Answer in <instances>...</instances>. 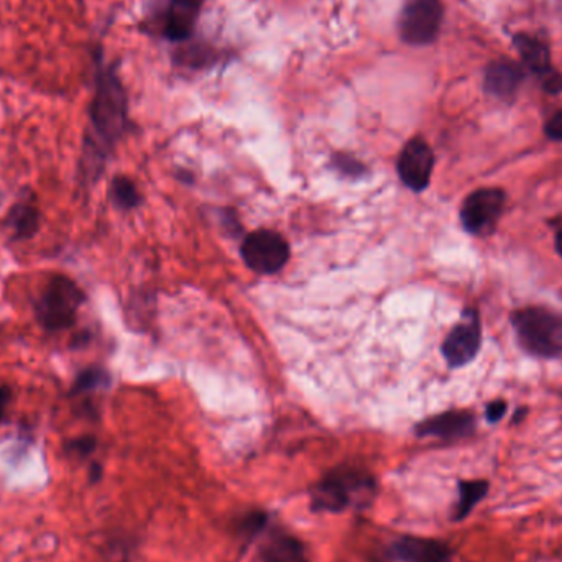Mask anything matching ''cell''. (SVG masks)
<instances>
[{"mask_svg":"<svg viewBox=\"0 0 562 562\" xmlns=\"http://www.w3.org/2000/svg\"><path fill=\"white\" fill-rule=\"evenodd\" d=\"M91 133L86 140L89 159H104L105 153L123 139L129 124V104L116 66H107L101 50L95 53L94 95L89 105Z\"/></svg>","mask_w":562,"mask_h":562,"instance_id":"obj_1","label":"cell"},{"mask_svg":"<svg viewBox=\"0 0 562 562\" xmlns=\"http://www.w3.org/2000/svg\"><path fill=\"white\" fill-rule=\"evenodd\" d=\"M312 512L341 513L349 509L362 510L376 495V478L359 468L334 469L328 472L311 490Z\"/></svg>","mask_w":562,"mask_h":562,"instance_id":"obj_2","label":"cell"},{"mask_svg":"<svg viewBox=\"0 0 562 562\" xmlns=\"http://www.w3.org/2000/svg\"><path fill=\"white\" fill-rule=\"evenodd\" d=\"M520 346L529 356L558 359L562 356V316L541 306H528L512 315Z\"/></svg>","mask_w":562,"mask_h":562,"instance_id":"obj_3","label":"cell"},{"mask_svg":"<svg viewBox=\"0 0 562 562\" xmlns=\"http://www.w3.org/2000/svg\"><path fill=\"white\" fill-rule=\"evenodd\" d=\"M85 299V293L72 278L54 274L38 298V322L50 332L65 331L75 324Z\"/></svg>","mask_w":562,"mask_h":562,"instance_id":"obj_4","label":"cell"},{"mask_svg":"<svg viewBox=\"0 0 562 562\" xmlns=\"http://www.w3.org/2000/svg\"><path fill=\"white\" fill-rule=\"evenodd\" d=\"M443 17L439 0H410L398 21L401 40L413 47L433 43L439 35Z\"/></svg>","mask_w":562,"mask_h":562,"instance_id":"obj_5","label":"cell"},{"mask_svg":"<svg viewBox=\"0 0 562 562\" xmlns=\"http://www.w3.org/2000/svg\"><path fill=\"white\" fill-rule=\"evenodd\" d=\"M242 258L257 273L271 274L285 267L290 258V245L278 232L260 229L242 242Z\"/></svg>","mask_w":562,"mask_h":562,"instance_id":"obj_6","label":"cell"},{"mask_svg":"<svg viewBox=\"0 0 562 562\" xmlns=\"http://www.w3.org/2000/svg\"><path fill=\"white\" fill-rule=\"evenodd\" d=\"M482 346L481 316L475 309L462 312L461 321L446 335L440 353L451 369H461L477 357Z\"/></svg>","mask_w":562,"mask_h":562,"instance_id":"obj_7","label":"cell"},{"mask_svg":"<svg viewBox=\"0 0 562 562\" xmlns=\"http://www.w3.org/2000/svg\"><path fill=\"white\" fill-rule=\"evenodd\" d=\"M504 200L500 188H481L469 194L461 207L462 228L469 234H490L503 213Z\"/></svg>","mask_w":562,"mask_h":562,"instance_id":"obj_8","label":"cell"},{"mask_svg":"<svg viewBox=\"0 0 562 562\" xmlns=\"http://www.w3.org/2000/svg\"><path fill=\"white\" fill-rule=\"evenodd\" d=\"M401 181L410 190L421 193L431 183L434 170V153L423 139H411L401 150L397 165Z\"/></svg>","mask_w":562,"mask_h":562,"instance_id":"obj_9","label":"cell"},{"mask_svg":"<svg viewBox=\"0 0 562 562\" xmlns=\"http://www.w3.org/2000/svg\"><path fill=\"white\" fill-rule=\"evenodd\" d=\"M204 0H170L162 18L166 40L184 41L193 35Z\"/></svg>","mask_w":562,"mask_h":562,"instance_id":"obj_10","label":"cell"},{"mask_svg":"<svg viewBox=\"0 0 562 562\" xmlns=\"http://www.w3.org/2000/svg\"><path fill=\"white\" fill-rule=\"evenodd\" d=\"M389 554L400 562H452L449 546L437 539L401 536L393 542Z\"/></svg>","mask_w":562,"mask_h":562,"instance_id":"obj_11","label":"cell"},{"mask_svg":"<svg viewBox=\"0 0 562 562\" xmlns=\"http://www.w3.org/2000/svg\"><path fill=\"white\" fill-rule=\"evenodd\" d=\"M475 430V417L471 411H447L418 424L417 434L421 437L459 439Z\"/></svg>","mask_w":562,"mask_h":562,"instance_id":"obj_12","label":"cell"},{"mask_svg":"<svg viewBox=\"0 0 562 562\" xmlns=\"http://www.w3.org/2000/svg\"><path fill=\"white\" fill-rule=\"evenodd\" d=\"M523 78H525L523 69L515 63H491L485 72V91L494 98L509 101L519 91Z\"/></svg>","mask_w":562,"mask_h":562,"instance_id":"obj_13","label":"cell"},{"mask_svg":"<svg viewBox=\"0 0 562 562\" xmlns=\"http://www.w3.org/2000/svg\"><path fill=\"white\" fill-rule=\"evenodd\" d=\"M516 50L522 54L525 65L535 73L539 78L546 79L554 73L551 68V59H549V50L545 43L536 40V38L519 35L515 37Z\"/></svg>","mask_w":562,"mask_h":562,"instance_id":"obj_14","label":"cell"},{"mask_svg":"<svg viewBox=\"0 0 562 562\" xmlns=\"http://www.w3.org/2000/svg\"><path fill=\"white\" fill-rule=\"evenodd\" d=\"M261 562H309L305 546L293 536H274L261 551Z\"/></svg>","mask_w":562,"mask_h":562,"instance_id":"obj_15","label":"cell"},{"mask_svg":"<svg viewBox=\"0 0 562 562\" xmlns=\"http://www.w3.org/2000/svg\"><path fill=\"white\" fill-rule=\"evenodd\" d=\"M9 226L17 239H31L40 228V213L30 203L15 204L9 214Z\"/></svg>","mask_w":562,"mask_h":562,"instance_id":"obj_16","label":"cell"},{"mask_svg":"<svg viewBox=\"0 0 562 562\" xmlns=\"http://www.w3.org/2000/svg\"><path fill=\"white\" fill-rule=\"evenodd\" d=\"M487 481H464L459 484V503L456 507V522H461L481 503L487 495Z\"/></svg>","mask_w":562,"mask_h":562,"instance_id":"obj_17","label":"cell"},{"mask_svg":"<svg viewBox=\"0 0 562 562\" xmlns=\"http://www.w3.org/2000/svg\"><path fill=\"white\" fill-rule=\"evenodd\" d=\"M112 200L123 209H133L140 204V194L136 183L130 178L117 177L112 181Z\"/></svg>","mask_w":562,"mask_h":562,"instance_id":"obj_18","label":"cell"},{"mask_svg":"<svg viewBox=\"0 0 562 562\" xmlns=\"http://www.w3.org/2000/svg\"><path fill=\"white\" fill-rule=\"evenodd\" d=\"M108 383H111V376H108L105 370L91 367V369L82 370V372L76 376V382L73 383V393L92 392V389L108 386Z\"/></svg>","mask_w":562,"mask_h":562,"instance_id":"obj_19","label":"cell"},{"mask_svg":"<svg viewBox=\"0 0 562 562\" xmlns=\"http://www.w3.org/2000/svg\"><path fill=\"white\" fill-rule=\"evenodd\" d=\"M268 523V515L264 512H252L245 515L239 523L242 536L247 539L255 538L258 533L264 532Z\"/></svg>","mask_w":562,"mask_h":562,"instance_id":"obj_20","label":"cell"},{"mask_svg":"<svg viewBox=\"0 0 562 562\" xmlns=\"http://www.w3.org/2000/svg\"><path fill=\"white\" fill-rule=\"evenodd\" d=\"M65 449L68 455L86 458V456L94 452L95 439L92 436L76 437V439L69 440V443L66 444Z\"/></svg>","mask_w":562,"mask_h":562,"instance_id":"obj_21","label":"cell"},{"mask_svg":"<svg viewBox=\"0 0 562 562\" xmlns=\"http://www.w3.org/2000/svg\"><path fill=\"white\" fill-rule=\"evenodd\" d=\"M545 132L549 140L562 142V108L546 123Z\"/></svg>","mask_w":562,"mask_h":562,"instance_id":"obj_22","label":"cell"},{"mask_svg":"<svg viewBox=\"0 0 562 562\" xmlns=\"http://www.w3.org/2000/svg\"><path fill=\"white\" fill-rule=\"evenodd\" d=\"M335 166L340 168L343 174L359 175L362 171V165L357 159L349 155H337L334 158Z\"/></svg>","mask_w":562,"mask_h":562,"instance_id":"obj_23","label":"cell"},{"mask_svg":"<svg viewBox=\"0 0 562 562\" xmlns=\"http://www.w3.org/2000/svg\"><path fill=\"white\" fill-rule=\"evenodd\" d=\"M507 410H509V405H507V401L495 400L487 405L485 417H487L488 423H498V421H500L501 418L507 414Z\"/></svg>","mask_w":562,"mask_h":562,"instance_id":"obj_24","label":"cell"},{"mask_svg":"<svg viewBox=\"0 0 562 562\" xmlns=\"http://www.w3.org/2000/svg\"><path fill=\"white\" fill-rule=\"evenodd\" d=\"M12 400V389L9 386H0V421L5 420L8 414L9 404Z\"/></svg>","mask_w":562,"mask_h":562,"instance_id":"obj_25","label":"cell"},{"mask_svg":"<svg viewBox=\"0 0 562 562\" xmlns=\"http://www.w3.org/2000/svg\"><path fill=\"white\" fill-rule=\"evenodd\" d=\"M102 477V468L99 464H92L91 468V482L95 484V482L101 481Z\"/></svg>","mask_w":562,"mask_h":562,"instance_id":"obj_26","label":"cell"},{"mask_svg":"<svg viewBox=\"0 0 562 562\" xmlns=\"http://www.w3.org/2000/svg\"><path fill=\"white\" fill-rule=\"evenodd\" d=\"M554 247L555 252H558V254L561 255L562 258V228H559L558 232H555Z\"/></svg>","mask_w":562,"mask_h":562,"instance_id":"obj_27","label":"cell"}]
</instances>
